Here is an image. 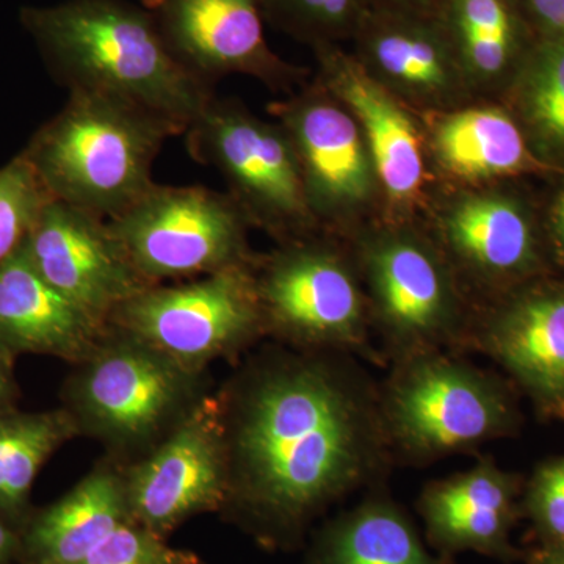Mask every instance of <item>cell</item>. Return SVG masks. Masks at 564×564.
<instances>
[{
    "label": "cell",
    "mask_w": 564,
    "mask_h": 564,
    "mask_svg": "<svg viewBox=\"0 0 564 564\" xmlns=\"http://www.w3.org/2000/svg\"><path fill=\"white\" fill-rule=\"evenodd\" d=\"M228 458L223 518L293 551L315 519L393 462L380 384L348 352L269 347L217 392Z\"/></svg>",
    "instance_id": "obj_1"
},
{
    "label": "cell",
    "mask_w": 564,
    "mask_h": 564,
    "mask_svg": "<svg viewBox=\"0 0 564 564\" xmlns=\"http://www.w3.org/2000/svg\"><path fill=\"white\" fill-rule=\"evenodd\" d=\"M21 22L52 76L69 93L137 104L184 133L215 96L214 88L176 61L141 3L65 0L24 7Z\"/></svg>",
    "instance_id": "obj_2"
},
{
    "label": "cell",
    "mask_w": 564,
    "mask_h": 564,
    "mask_svg": "<svg viewBox=\"0 0 564 564\" xmlns=\"http://www.w3.org/2000/svg\"><path fill=\"white\" fill-rule=\"evenodd\" d=\"M184 135L173 121L99 93H69L65 107L22 154L58 202L113 220L152 185L166 141Z\"/></svg>",
    "instance_id": "obj_3"
},
{
    "label": "cell",
    "mask_w": 564,
    "mask_h": 564,
    "mask_svg": "<svg viewBox=\"0 0 564 564\" xmlns=\"http://www.w3.org/2000/svg\"><path fill=\"white\" fill-rule=\"evenodd\" d=\"M210 392L207 370L187 369L110 326L96 350L76 364L63 408L80 436L128 466L161 445Z\"/></svg>",
    "instance_id": "obj_4"
},
{
    "label": "cell",
    "mask_w": 564,
    "mask_h": 564,
    "mask_svg": "<svg viewBox=\"0 0 564 564\" xmlns=\"http://www.w3.org/2000/svg\"><path fill=\"white\" fill-rule=\"evenodd\" d=\"M380 406L393 462L411 466L475 451L519 425L507 383L444 350L391 362Z\"/></svg>",
    "instance_id": "obj_5"
},
{
    "label": "cell",
    "mask_w": 564,
    "mask_h": 564,
    "mask_svg": "<svg viewBox=\"0 0 564 564\" xmlns=\"http://www.w3.org/2000/svg\"><path fill=\"white\" fill-rule=\"evenodd\" d=\"M351 256L389 361L467 347L474 317L434 240L392 223L359 232Z\"/></svg>",
    "instance_id": "obj_6"
},
{
    "label": "cell",
    "mask_w": 564,
    "mask_h": 564,
    "mask_svg": "<svg viewBox=\"0 0 564 564\" xmlns=\"http://www.w3.org/2000/svg\"><path fill=\"white\" fill-rule=\"evenodd\" d=\"M263 332L285 347L383 362L370 347L369 304L352 256L317 234L254 259Z\"/></svg>",
    "instance_id": "obj_7"
},
{
    "label": "cell",
    "mask_w": 564,
    "mask_h": 564,
    "mask_svg": "<svg viewBox=\"0 0 564 564\" xmlns=\"http://www.w3.org/2000/svg\"><path fill=\"white\" fill-rule=\"evenodd\" d=\"M184 137L188 154L221 174L251 226L280 242L317 232L295 148L280 122L214 96Z\"/></svg>",
    "instance_id": "obj_8"
},
{
    "label": "cell",
    "mask_w": 564,
    "mask_h": 564,
    "mask_svg": "<svg viewBox=\"0 0 564 564\" xmlns=\"http://www.w3.org/2000/svg\"><path fill=\"white\" fill-rule=\"evenodd\" d=\"M109 225L150 285L196 280L254 261L247 215L228 193L203 185L155 182Z\"/></svg>",
    "instance_id": "obj_9"
},
{
    "label": "cell",
    "mask_w": 564,
    "mask_h": 564,
    "mask_svg": "<svg viewBox=\"0 0 564 564\" xmlns=\"http://www.w3.org/2000/svg\"><path fill=\"white\" fill-rule=\"evenodd\" d=\"M256 259V258H254ZM109 325L187 369L206 372L265 337L254 261L144 289L111 314Z\"/></svg>",
    "instance_id": "obj_10"
},
{
    "label": "cell",
    "mask_w": 564,
    "mask_h": 564,
    "mask_svg": "<svg viewBox=\"0 0 564 564\" xmlns=\"http://www.w3.org/2000/svg\"><path fill=\"white\" fill-rule=\"evenodd\" d=\"M133 522L169 540L185 522L220 513L228 496V458L220 402L209 393L151 454L121 466Z\"/></svg>",
    "instance_id": "obj_11"
},
{
    "label": "cell",
    "mask_w": 564,
    "mask_h": 564,
    "mask_svg": "<svg viewBox=\"0 0 564 564\" xmlns=\"http://www.w3.org/2000/svg\"><path fill=\"white\" fill-rule=\"evenodd\" d=\"M291 139L318 228H343L381 196L372 152L358 121L321 84L270 107Z\"/></svg>",
    "instance_id": "obj_12"
},
{
    "label": "cell",
    "mask_w": 564,
    "mask_h": 564,
    "mask_svg": "<svg viewBox=\"0 0 564 564\" xmlns=\"http://www.w3.org/2000/svg\"><path fill=\"white\" fill-rule=\"evenodd\" d=\"M436 242L459 281L494 299L540 278L544 243L536 215L499 188L456 193L436 214Z\"/></svg>",
    "instance_id": "obj_13"
},
{
    "label": "cell",
    "mask_w": 564,
    "mask_h": 564,
    "mask_svg": "<svg viewBox=\"0 0 564 564\" xmlns=\"http://www.w3.org/2000/svg\"><path fill=\"white\" fill-rule=\"evenodd\" d=\"M176 61L214 88L228 76L288 90L304 70L270 47L259 0H141Z\"/></svg>",
    "instance_id": "obj_14"
},
{
    "label": "cell",
    "mask_w": 564,
    "mask_h": 564,
    "mask_svg": "<svg viewBox=\"0 0 564 564\" xmlns=\"http://www.w3.org/2000/svg\"><path fill=\"white\" fill-rule=\"evenodd\" d=\"M467 347L510 375L551 417L564 419V281L534 280L497 296L474 318Z\"/></svg>",
    "instance_id": "obj_15"
},
{
    "label": "cell",
    "mask_w": 564,
    "mask_h": 564,
    "mask_svg": "<svg viewBox=\"0 0 564 564\" xmlns=\"http://www.w3.org/2000/svg\"><path fill=\"white\" fill-rule=\"evenodd\" d=\"M22 251L52 288L106 323L122 303L151 288L109 221L58 199L41 214Z\"/></svg>",
    "instance_id": "obj_16"
},
{
    "label": "cell",
    "mask_w": 564,
    "mask_h": 564,
    "mask_svg": "<svg viewBox=\"0 0 564 564\" xmlns=\"http://www.w3.org/2000/svg\"><path fill=\"white\" fill-rule=\"evenodd\" d=\"M351 41L359 65L410 109L443 113L473 95L440 17L369 10Z\"/></svg>",
    "instance_id": "obj_17"
},
{
    "label": "cell",
    "mask_w": 564,
    "mask_h": 564,
    "mask_svg": "<svg viewBox=\"0 0 564 564\" xmlns=\"http://www.w3.org/2000/svg\"><path fill=\"white\" fill-rule=\"evenodd\" d=\"M318 79L344 104L366 137L381 196L397 217L421 204L426 184V139L410 107L381 87L339 44L314 47Z\"/></svg>",
    "instance_id": "obj_18"
},
{
    "label": "cell",
    "mask_w": 564,
    "mask_h": 564,
    "mask_svg": "<svg viewBox=\"0 0 564 564\" xmlns=\"http://www.w3.org/2000/svg\"><path fill=\"white\" fill-rule=\"evenodd\" d=\"M521 481L489 456L443 480L425 486L419 513L426 536L444 554L477 552L492 558H518L511 530L521 514Z\"/></svg>",
    "instance_id": "obj_19"
},
{
    "label": "cell",
    "mask_w": 564,
    "mask_h": 564,
    "mask_svg": "<svg viewBox=\"0 0 564 564\" xmlns=\"http://www.w3.org/2000/svg\"><path fill=\"white\" fill-rule=\"evenodd\" d=\"M109 329V323L52 288L22 248L0 265V352L11 361L33 352L76 366L96 350Z\"/></svg>",
    "instance_id": "obj_20"
},
{
    "label": "cell",
    "mask_w": 564,
    "mask_h": 564,
    "mask_svg": "<svg viewBox=\"0 0 564 564\" xmlns=\"http://www.w3.org/2000/svg\"><path fill=\"white\" fill-rule=\"evenodd\" d=\"M129 521L121 466L102 459L61 500L33 511L21 530L20 564H76Z\"/></svg>",
    "instance_id": "obj_21"
},
{
    "label": "cell",
    "mask_w": 564,
    "mask_h": 564,
    "mask_svg": "<svg viewBox=\"0 0 564 564\" xmlns=\"http://www.w3.org/2000/svg\"><path fill=\"white\" fill-rule=\"evenodd\" d=\"M426 148L434 163L469 185L551 170L533 154L513 113L499 106H463L432 113Z\"/></svg>",
    "instance_id": "obj_22"
},
{
    "label": "cell",
    "mask_w": 564,
    "mask_h": 564,
    "mask_svg": "<svg viewBox=\"0 0 564 564\" xmlns=\"http://www.w3.org/2000/svg\"><path fill=\"white\" fill-rule=\"evenodd\" d=\"M440 18L473 93L507 90L536 40L514 0H447Z\"/></svg>",
    "instance_id": "obj_23"
},
{
    "label": "cell",
    "mask_w": 564,
    "mask_h": 564,
    "mask_svg": "<svg viewBox=\"0 0 564 564\" xmlns=\"http://www.w3.org/2000/svg\"><path fill=\"white\" fill-rule=\"evenodd\" d=\"M304 564L448 563L426 551L399 503L373 492L314 534Z\"/></svg>",
    "instance_id": "obj_24"
},
{
    "label": "cell",
    "mask_w": 564,
    "mask_h": 564,
    "mask_svg": "<svg viewBox=\"0 0 564 564\" xmlns=\"http://www.w3.org/2000/svg\"><path fill=\"white\" fill-rule=\"evenodd\" d=\"M507 91L533 154L564 172V35L534 40Z\"/></svg>",
    "instance_id": "obj_25"
},
{
    "label": "cell",
    "mask_w": 564,
    "mask_h": 564,
    "mask_svg": "<svg viewBox=\"0 0 564 564\" xmlns=\"http://www.w3.org/2000/svg\"><path fill=\"white\" fill-rule=\"evenodd\" d=\"M79 436L76 422L63 406L0 415V516L18 532L33 513L31 492L41 467L63 444Z\"/></svg>",
    "instance_id": "obj_26"
},
{
    "label": "cell",
    "mask_w": 564,
    "mask_h": 564,
    "mask_svg": "<svg viewBox=\"0 0 564 564\" xmlns=\"http://www.w3.org/2000/svg\"><path fill=\"white\" fill-rule=\"evenodd\" d=\"M265 21L311 47L352 40L369 7L366 0H259Z\"/></svg>",
    "instance_id": "obj_27"
},
{
    "label": "cell",
    "mask_w": 564,
    "mask_h": 564,
    "mask_svg": "<svg viewBox=\"0 0 564 564\" xmlns=\"http://www.w3.org/2000/svg\"><path fill=\"white\" fill-rule=\"evenodd\" d=\"M52 202L54 196L22 152L0 169V265L21 250Z\"/></svg>",
    "instance_id": "obj_28"
},
{
    "label": "cell",
    "mask_w": 564,
    "mask_h": 564,
    "mask_svg": "<svg viewBox=\"0 0 564 564\" xmlns=\"http://www.w3.org/2000/svg\"><path fill=\"white\" fill-rule=\"evenodd\" d=\"M76 564H204L187 549L173 547L165 538L129 521L113 530Z\"/></svg>",
    "instance_id": "obj_29"
},
{
    "label": "cell",
    "mask_w": 564,
    "mask_h": 564,
    "mask_svg": "<svg viewBox=\"0 0 564 564\" xmlns=\"http://www.w3.org/2000/svg\"><path fill=\"white\" fill-rule=\"evenodd\" d=\"M521 505L541 545H564V455L538 467Z\"/></svg>",
    "instance_id": "obj_30"
},
{
    "label": "cell",
    "mask_w": 564,
    "mask_h": 564,
    "mask_svg": "<svg viewBox=\"0 0 564 564\" xmlns=\"http://www.w3.org/2000/svg\"><path fill=\"white\" fill-rule=\"evenodd\" d=\"M534 39L564 35V0H514Z\"/></svg>",
    "instance_id": "obj_31"
},
{
    "label": "cell",
    "mask_w": 564,
    "mask_h": 564,
    "mask_svg": "<svg viewBox=\"0 0 564 564\" xmlns=\"http://www.w3.org/2000/svg\"><path fill=\"white\" fill-rule=\"evenodd\" d=\"M369 10L389 13L440 17L447 0H366Z\"/></svg>",
    "instance_id": "obj_32"
},
{
    "label": "cell",
    "mask_w": 564,
    "mask_h": 564,
    "mask_svg": "<svg viewBox=\"0 0 564 564\" xmlns=\"http://www.w3.org/2000/svg\"><path fill=\"white\" fill-rule=\"evenodd\" d=\"M13 362L0 352V415L17 410L18 388L14 383Z\"/></svg>",
    "instance_id": "obj_33"
},
{
    "label": "cell",
    "mask_w": 564,
    "mask_h": 564,
    "mask_svg": "<svg viewBox=\"0 0 564 564\" xmlns=\"http://www.w3.org/2000/svg\"><path fill=\"white\" fill-rule=\"evenodd\" d=\"M547 231L552 247L564 261V187L556 193L547 215Z\"/></svg>",
    "instance_id": "obj_34"
},
{
    "label": "cell",
    "mask_w": 564,
    "mask_h": 564,
    "mask_svg": "<svg viewBox=\"0 0 564 564\" xmlns=\"http://www.w3.org/2000/svg\"><path fill=\"white\" fill-rule=\"evenodd\" d=\"M21 533L0 516V564H20Z\"/></svg>",
    "instance_id": "obj_35"
},
{
    "label": "cell",
    "mask_w": 564,
    "mask_h": 564,
    "mask_svg": "<svg viewBox=\"0 0 564 564\" xmlns=\"http://www.w3.org/2000/svg\"><path fill=\"white\" fill-rule=\"evenodd\" d=\"M529 564H564V545H541L530 555Z\"/></svg>",
    "instance_id": "obj_36"
}]
</instances>
